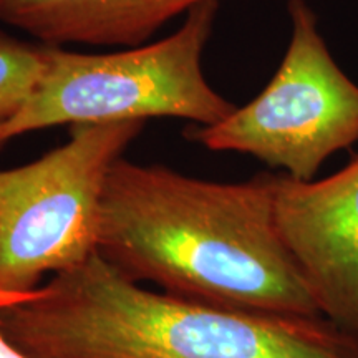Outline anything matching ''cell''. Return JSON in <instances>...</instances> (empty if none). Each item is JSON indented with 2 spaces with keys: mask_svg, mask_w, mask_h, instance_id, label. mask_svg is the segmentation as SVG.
Instances as JSON below:
<instances>
[{
  "mask_svg": "<svg viewBox=\"0 0 358 358\" xmlns=\"http://www.w3.org/2000/svg\"><path fill=\"white\" fill-rule=\"evenodd\" d=\"M98 252L187 301L320 313L277 226L274 174L216 182L120 158L103 191Z\"/></svg>",
  "mask_w": 358,
  "mask_h": 358,
  "instance_id": "6da1fadb",
  "label": "cell"
},
{
  "mask_svg": "<svg viewBox=\"0 0 358 358\" xmlns=\"http://www.w3.org/2000/svg\"><path fill=\"white\" fill-rule=\"evenodd\" d=\"M29 358H358V337L322 315L208 306L143 289L100 252L0 306Z\"/></svg>",
  "mask_w": 358,
  "mask_h": 358,
  "instance_id": "7a4b0ae2",
  "label": "cell"
},
{
  "mask_svg": "<svg viewBox=\"0 0 358 358\" xmlns=\"http://www.w3.org/2000/svg\"><path fill=\"white\" fill-rule=\"evenodd\" d=\"M217 10V0L199 3L166 38L120 52L78 53L47 45V66L34 93L0 123V146L60 124L151 118L186 120L198 127L221 122L237 105L216 92L203 71Z\"/></svg>",
  "mask_w": 358,
  "mask_h": 358,
  "instance_id": "3957f363",
  "label": "cell"
},
{
  "mask_svg": "<svg viewBox=\"0 0 358 358\" xmlns=\"http://www.w3.org/2000/svg\"><path fill=\"white\" fill-rule=\"evenodd\" d=\"M143 128L145 122L77 124L50 153L0 171V292H32L43 275L98 252L110 169Z\"/></svg>",
  "mask_w": 358,
  "mask_h": 358,
  "instance_id": "277c9868",
  "label": "cell"
},
{
  "mask_svg": "<svg viewBox=\"0 0 358 358\" xmlns=\"http://www.w3.org/2000/svg\"><path fill=\"white\" fill-rule=\"evenodd\" d=\"M287 12V50L267 87L191 138L209 151L252 156L312 181L330 156L358 141V85L330 53L310 3L289 0Z\"/></svg>",
  "mask_w": 358,
  "mask_h": 358,
  "instance_id": "5b68a950",
  "label": "cell"
},
{
  "mask_svg": "<svg viewBox=\"0 0 358 358\" xmlns=\"http://www.w3.org/2000/svg\"><path fill=\"white\" fill-rule=\"evenodd\" d=\"M274 208L319 312L358 337V156L322 179L274 174Z\"/></svg>",
  "mask_w": 358,
  "mask_h": 358,
  "instance_id": "8992f818",
  "label": "cell"
},
{
  "mask_svg": "<svg viewBox=\"0 0 358 358\" xmlns=\"http://www.w3.org/2000/svg\"><path fill=\"white\" fill-rule=\"evenodd\" d=\"M203 2L211 0H0V22L52 47H138Z\"/></svg>",
  "mask_w": 358,
  "mask_h": 358,
  "instance_id": "52a82bcc",
  "label": "cell"
},
{
  "mask_svg": "<svg viewBox=\"0 0 358 358\" xmlns=\"http://www.w3.org/2000/svg\"><path fill=\"white\" fill-rule=\"evenodd\" d=\"M47 66V45L22 42L0 30V123L19 111Z\"/></svg>",
  "mask_w": 358,
  "mask_h": 358,
  "instance_id": "ba28073f",
  "label": "cell"
},
{
  "mask_svg": "<svg viewBox=\"0 0 358 358\" xmlns=\"http://www.w3.org/2000/svg\"><path fill=\"white\" fill-rule=\"evenodd\" d=\"M8 299H10V295L0 292V306H3V303L8 302ZM0 358H29V357H25L22 352L15 350L12 343L6 338V335L2 334V330H0Z\"/></svg>",
  "mask_w": 358,
  "mask_h": 358,
  "instance_id": "9c48e42d",
  "label": "cell"
}]
</instances>
